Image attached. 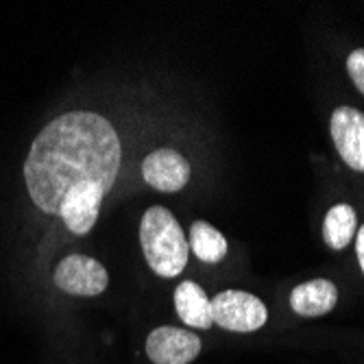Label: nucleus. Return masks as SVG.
I'll return each mask as SVG.
<instances>
[{"label":"nucleus","instance_id":"f257e3e1","mask_svg":"<svg viewBox=\"0 0 364 364\" xmlns=\"http://www.w3.org/2000/svg\"><path fill=\"white\" fill-rule=\"evenodd\" d=\"M122 161L120 138L112 122L94 112H70L48 122L33 140L24 161L31 201L57 214L73 188L83 183L112 190Z\"/></svg>","mask_w":364,"mask_h":364},{"label":"nucleus","instance_id":"f03ea898","mask_svg":"<svg viewBox=\"0 0 364 364\" xmlns=\"http://www.w3.org/2000/svg\"><path fill=\"white\" fill-rule=\"evenodd\" d=\"M140 245L149 267L159 277H177L186 269L190 245L171 210L153 205L144 212L140 223Z\"/></svg>","mask_w":364,"mask_h":364},{"label":"nucleus","instance_id":"7ed1b4c3","mask_svg":"<svg viewBox=\"0 0 364 364\" xmlns=\"http://www.w3.org/2000/svg\"><path fill=\"white\" fill-rule=\"evenodd\" d=\"M212 318L227 332L249 334L267 323L269 310L251 292L223 290L212 299Z\"/></svg>","mask_w":364,"mask_h":364},{"label":"nucleus","instance_id":"20e7f679","mask_svg":"<svg viewBox=\"0 0 364 364\" xmlns=\"http://www.w3.org/2000/svg\"><path fill=\"white\" fill-rule=\"evenodd\" d=\"M109 284L107 269L90 255H68L55 269V286L68 294L77 296H96L105 292Z\"/></svg>","mask_w":364,"mask_h":364},{"label":"nucleus","instance_id":"39448f33","mask_svg":"<svg viewBox=\"0 0 364 364\" xmlns=\"http://www.w3.org/2000/svg\"><path fill=\"white\" fill-rule=\"evenodd\" d=\"M201 353V338L190 329L161 325L146 338V355L153 364H190Z\"/></svg>","mask_w":364,"mask_h":364},{"label":"nucleus","instance_id":"423d86ee","mask_svg":"<svg viewBox=\"0 0 364 364\" xmlns=\"http://www.w3.org/2000/svg\"><path fill=\"white\" fill-rule=\"evenodd\" d=\"M329 134L347 166L364 173V114L353 107H338L329 120Z\"/></svg>","mask_w":364,"mask_h":364},{"label":"nucleus","instance_id":"0eeeda50","mask_svg":"<svg viewBox=\"0 0 364 364\" xmlns=\"http://www.w3.org/2000/svg\"><path fill=\"white\" fill-rule=\"evenodd\" d=\"M107 190L96 183H83L73 188L59 205L57 216H61L63 225L68 227L73 234L85 236L96 225L98 212H101V203Z\"/></svg>","mask_w":364,"mask_h":364},{"label":"nucleus","instance_id":"6e6552de","mask_svg":"<svg viewBox=\"0 0 364 364\" xmlns=\"http://www.w3.org/2000/svg\"><path fill=\"white\" fill-rule=\"evenodd\" d=\"M142 177L159 192H179L190 181V164L175 149H157L142 161Z\"/></svg>","mask_w":364,"mask_h":364},{"label":"nucleus","instance_id":"1a4fd4ad","mask_svg":"<svg viewBox=\"0 0 364 364\" xmlns=\"http://www.w3.org/2000/svg\"><path fill=\"white\" fill-rule=\"evenodd\" d=\"M338 301V290L329 279H312L290 292V308L306 318L332 312Z\"/></svg>","mask_w":364,"mask_h":364},{"label":"nucleus","instance_id":"9d476101","mask_svg":"<svg viewBox=\"0 0 364 364\" xmlns=\"http://www.w3.org/2000/svg\"><path fill=\"white\" fill-rule=\"evenodd\" d=\"M175 310L179 318L196 329H210L214 325L212 318V301L205 290L194 282H181L175 288Z\"/></svg>","mask_w":364,"mask_h":364},{"label":"nucleus","instance_id":"9b49d317","mask_svg":"<svg viewBox=\"0 0 364 364\" xmlns=\"http://www.w3.org/2000/svg\"><path fill=\"white\" fill-rule=\"evenodd\" d=\"M358 229V216L355 210L347 203H338L327 212L323 223V240L329 249L341 251L345 249Z\"/></svg>","mask_w":364,"mask_h":364},{"label":"nucleus","instance_id":"f8f14e48","mask_svg":"<svg viewBox=\"0 0 364 364\" xmlns=\"http://www.w3.org/2000/svg\"><path fill=\"white\" fill-rule=\"evenodd\" d=\"M188 245H190L192 253L205 264H218L227 255V238L208 220L192 223Z\"/></svg>","mask_w":364,"mask_h":364},{"label":"nucleus","instance_id":"ddd939ff","mask_svg":"<svg viewBox=\"0 0 364 364\" xmlns=\"http://www.w3.org/2000/svg\"><path fill=\"white\" fill-rule=\"evenodd\" d=\"M347 70L355 87L364 94V48H355L347 59Z\"/></svg>","mask_w":364,"mask_h":364},{"label":"nucleus","instance_id":"4468645a","mask_svg":"<svg viewBox=\"0 0 364 364\" xmlns=\"http://www.w3.org/2000/svg\"><path fill=\"white\" fill-rule=\"evenodd\" d=\"M355 253H358L360 269H362V273H364V225L360 227V231L355 234Z\"/></svg>","mask_w":364,"mask_h":364}]
</instances>
